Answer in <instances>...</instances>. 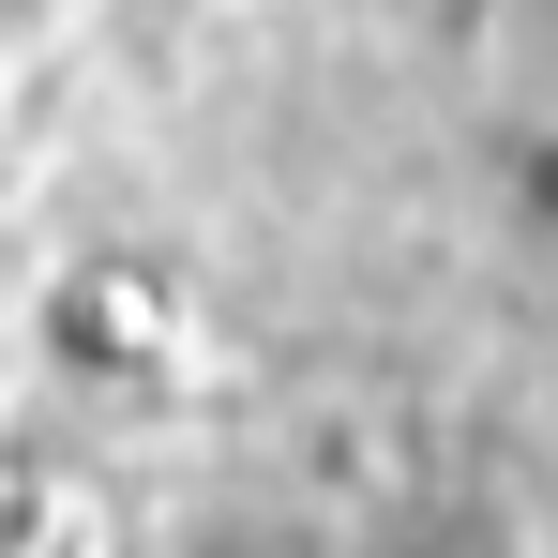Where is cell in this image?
<instances>
[{"label":"cell","mask_w":558,"mask_h":558,"mask_svg":"<svg viewBox=\"0 0 558 558\" xmlns=\"http://www.w3.org/2000/svg\"><path fill=\"white\" fill-rule=\"evenodd\" d=\"M61 317L92 332L106 363H167V302H151V287H136V272H92V287H76V302H61Z\"/></svg>","instance_id":"6da1fadb"}]
</instances>
